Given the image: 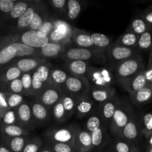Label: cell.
<instances>
[{"instance_id": "1", "label": "cell", "mask_w": 152, "mask_h": 152, "mask_svg": "<svg viewBox=\"0 0 152 152\" xmlns=\"http://www.w3.org/2000/svg\"><path fill=\"white\" fill-rule=\"evenodd\" d=\"M145 68V61L140 54L116 64L114 77L120 84L125 83Z\"/></svg>"}, {"instance_id": "2", "label": "cell", "mask_w": 152, "mask_h": 152, "mask_svg": "<svg viewBox=\"0 0 152 152\" xmlns=\"http://www.w3.org/2000/svg\"><path fill=\"white\" fill-rule=\"evenodd\" d=\"M10 42H18L39 49L49 42L47 35L40 31H25L16 34H7Z\"/></svg>"}, {"instance_id": "3", "label": "cell", "mask_w": 152, "mask_h": 152, "mask_svg": "<svg viewBox=\"0 0 152 152\" xmlns=\"http://www.w3.org/2000/svg\"><path fill=\"white\" fill-rule=\"evenodd\" d=\"M135 115L132 107L120 100L115 110L111 123L109 124L110 130L114 136L119 137L123 128L127 125L131 119Z\"/></svg>"}, {"instance_id": "4", "label": "cell", "mask_w": 152, "mask_h": 152, "mask_svg": "<svg viewBox=\"0 0 152 152\" xmlns=\"http://www.w3.org/2000/svg\"><path fill=\"white\" fill-rule=\"evenodd\" d=\"M65 62L67 61H88L97 59L99 61L104 60V52L97 51L88 48H82L78 47H68L62 56H60Z\"/></svg>"}, {"instance_id": "5", "label": "cell", "mask_w": 152, "mask_h": 152, "mask_svg": "<svg viewBox=\"0 0 152 152\" xmlns=\"http://www.w3.org/2000/svg\"><path fill=\"white\" fill-rule=\"evenodd\" d=\"M79 128V126L75 125H71L66 127L53 128L46 132L45 138L48 141L69 144L74 147L76 134Z\"/></svg>"}, {"instance_id": "6", "label": "cell", "mask_w": 152, "mask_h": 152, "mask_svg": "<svg viewBox=\"0 0 152 152\" xmlns=\"http://www.w3.org/2000/svg\"><path fill=\"white\" fill-rule=\"evenodd\" d=\"M91 83L86 77L68 75L64 86V94L80 97L88 94L91 89Z\"/></svg>"}, {"instance_id": "7", "label": "cell", "mask_w": 152, "mask_h": 152, "mask_svg": "<svg viewBox=\"0 0 152 152\" xmlns=\"http://www.w3.org/2000/svg\"><path fill=\"white\" fill-rule=\"evenodd\" d=\"M39 2L40 0H33L32 3L30 4L25 13L7 28V31L8 32L7 34H16L26 31L32 22L34 13L38 7Z\"/></svg>"}, {"instance_id": "8", "label": "cell", "mask_w": 152, "mask_h": 152, "mask_svg": "<svg viewBox=\"0 0 152 152\" xmlns=\"http://www.w3.org/2000/svg\"><path fill=\"white\" fill-rule=\"evenodd\" d=\"M64 92L48 84L34 98L45 105L51 112L53 107L54 106L55 104L60 100Z\"/></svg>"}, {"instance_id": "9", "label": "cell", "mask_w": 152, "mask_h": 152, "mask_svg": "<svg viewBox=\"0 0 152 152\" xmlns=\"http://www.w3.org/2000/svg\"><path fill=\"white\" fill-rule=\"evenodd\" d=\"M106 53L108 59L111 62L117 64L119 62L140 55V51L137 48H127L113 43L107 49Z\"/></svg>"}, {"instance_id": "10", "label": "cell", "mask_w": 152, "mask_h": 152, "mask_svg": "<svg viewBox=\"0 0 152 152\" xmlns=\"http://www.w3.org/2000/svg\"><path fill=\"white\" fill-rule=\"evenodd\" d=\"M32 1L33 0L18 1L10 13L0 16V31H7V28L25 13Z\"/></svg>"}, {"instance_id": "11", "label": "cell", "mask_w": 152, "mask_h": 152, "mask_svg": "<svg viewBox=\"0 0 152 152\" xmlns=\"http://www.w3.org/2000/svg\"><path fill=\"white\" fill-rule=\"evenodd\" d=\"M141 136H142V134L141 132L140 121L137 118L136 115H134L123 128L118 138L134 144V142H137Z\"/></svg>"}, {"instance_id": "12", "label": "cell", "mask_w": 152, "mask_h": 152, "mask_svg": "<svg viewBox=\"0 0 152 152\" xmlns=\"http://www.w3.org/2000/svg\"><path fill=\"white\" fill-rule=\"evenodd\" d=\"M15 110L18 125L25 129L32 131L34 128V123L31 113V102L25 100Z\"/></svg>"}, {"instance_id": "13", "label": "cell", "mask_w": 152, "mask_h": 152, "mask_svg": "<svg viewBox=\"0 0 152 152\" xmlns=\"http://www.w3.org/2000/svg\"><path fill=\"white\" fill-rule=\"evenodd\" d=\"M47 61L48 60L39 56H28V57L16 58L11 63L17 67L22 74H25V73L34 72L39 65Z\"/></svg>"}, {"instance_id": "14", "label": "cell", "mask_w": 152, "mask_h": 152, "mask_svg": "<svg viewBox=\"0 0 152 152\" xmlns=\"http://www.w3.org/2000/svg\"><path fill=\"white\" fill-rule=\"evenodd\" d=\"M31 107L34 125L41 126L50 120L51 112L39 101L33 99L31 102Z\"/></svg>"}, {"instance_id": "15", "label": "cell", "mask_w": 152, "mask_h": 152, "mask_svg": "<svg viewBox=\"0 0 152 152\" xmlns=\"http://www.w3.org/2000/svg\"><path fill=\"white\" fill-rule=\"evenodd\" d=\"M71 42L75 45V47L91 49V50L100 51L95 47L94 45L92 42L90 33L87 32L84 30L73 28L72 34H71Z\"/></svg>"}, {"instance_id": "16", "label": "cell", "mask_w": 152, "mask_h": 152, "mask_svg": "<svg viewBox=\"0 0 152 152\" xmlns=\"http://www.w3.org/2000/svg\"><path fill=\"white\" fill-rule=\"evenodd\" d=\"M115 94V88L111 86H107V87L91 86L88 94L94 102L102 104L114 97Z\"/></svg>"}, {"instance_id": "17", "label": "cell", "mask_w": 152, "mask_h": 152, "mask_svg": "<svg viewBox=\"0 0 152 152\" xmlns=\"http://www.w3.org/2000/svg\"><path fill=\"white\" fill-rule=\"evenodd\" d=\"M74 148L77 152H91L93 151L91 133L85 129L79 128L74 141Z\"/></svg>"}, {"instance_id": "18", "label": "cell", "mask_w": 152, "mask_h": 152, "mask_svg": "<svg viewBox=\"0 0 152 152\" xmlns=\"http://www.w3.org/2000/svg\"><path fill=\"white\" fill-rule=\"evenodd\" d=\"M49 17V10L45 1H40L38 7L34 13L31 25L26 31H39L42 25Z\"/></svg>"}, {"instance_id": "19", "label": "cell", "mask_w": 152, "mask_h": 152, "mask_svg": "<svg viewBox=\"0 0 152 152\" xmlns=\"http://www.w3.org/2000/svg\"><path fill=\"white\" fill-rule=\"evenodd\" d=\"M31 131L25 129L17 124L0 126V140L22 136H31Z\"/></svg>"}, {"instance_id": "20", "label": "cell", "mask_w": 152, "mask_h": 152, "mask_svg": "<svg viewBox=\"0 0 152 152\" xmlns=\"http://www.w3.org/2000/svg\"><path fill=\"white\" fill-rule=\"evenodd\" d=\"M119 99L115 96L110 99L109 100L103 102L101 104V106L99 108V114L102 119V123L104 126H109L111 120L112 119L115 110L117 108V105L119 103Z\"/></svg>"}, {"instance_id": "21", "label": "cell", "mask_w": 152, "mask_h": 152, "mask_svg": "<svg viewBox=\"0 0 152 152\" xmlns=\"http://www.w3.org/2000/svg\"><path fill=\"white\" fill-rule=\"evenodd\" d=\"M64 68L70 75L87 78L90 66L88 62L84 61H67L64 65Z\"/></svg>"}, {"instance_id": "22", "label": "cell", "mask_w": 152, "mask_h": 152, "mask_svg": "<svg viewBox=\"0 0 152 152\" xmlns=\"http://www.w3.org/2000/svg\"><path fill=\"white\" fill-rule=\"evenodd\" d=\"M67 48L68 46L65 45L56 44L49 42L45 46L39 49V57L49 60L50 59L61 56Z\"/></svg>"}, {"instance_id": "23", "label": "cell", "mask_w": 152, "mask_h": 152, "mask_svg": "<svg viewBox=\"0 0 152 152\" xmlns=\"http://www.w3.org/2000/svg\"><path fill=\"white\" fill-rule=\"evenodd\" d=\"M144 71H145V69L141 71L137 75L128 80L126 83H125L123 85V87L129 94V95L149 86L147 83L146 80H145Z\"/></svg>"}, {"instance_id": "24", "label": "cell", "mask_w": 152, "mask_h": 152, "mask_svg": "<svg viewBox=\"0 0 152 152\" xmlns=\"http://www.w3.org/2000/svg\"><path fill=\"white\" fill-rule=\"evenodd\" d=\"M88 94L79 97L74 113L77 118L81 119L87 115H90L94 110V102L91 99Z\"/></svg>"}, {"instance_id": "25", "label": "cell", "mask_w": 152, "mask_h": 152, "mask_svg": "<svg viewBox=\"0 0 152 152\" xmlns=\"http://www.w3.org/2000/svg\"><path fill=\"white\" fill-rule=\"evenodd\" d=\"M19 57L18 42L10 43L0 50V68L9 65Z\"/></svg>"}, {"instance_id": "26", "label": "cell", "mask_w": 152, "mask_h": 152, "mask_svg": "<svg viewBox=\"0 0 152 152\" xmlns=\"http://www.w3.org/2000/svg\"><path fill=\"white\" fill-rule=\"evenodd\" d=\"M68 75L69 74L65 70L58 68H51L48 80V84L57 88L59 90L63 91L64 86Z\"/></svg>"}, {"instance_id": "27", "label": "cell", "mask_w": 152, "mask_h": 152, "mask_svg": "<svg viewBox=\"0 0 152 152\" xmlns=\"http://www.w3.org/2000/svg\"><path fill=\"white\" fill-rule=\"evenodd\" d=\"M22 73L12 63L0 68V85H5L13 80L20 78Z\"/></svg>"}, {"instance_id": "28", "label": "cell", "mask_w": 152, "mask_h": 152, "mask_svg": "<svg viewBox=\"0 0 152 152\" xmlns=\"http://www.w3.org/2000/svg\"><path fill=\"white\" fill-rule=\"evenodd\" d=\"M152 28V25L148 24L141 15L134 18L131 22L129 28H127V32L133 33L137 36H140L145 31H148Z\"/></svg>"}, {"instance_id": "29", "label": "cell", "mask_w": 152, "mask_h": 152, "mask_svg": "<svg viewBox=\"0 0 152 152\" xmlns=\"http://www.w3.org/2000/svg\"><path fill=\"white\" fill-rule=\"evenodd\" d=\"M132 102L136 105H141L151 102L152 99V86H148L135 93L130 94Z\"/></svg>"}, {"instance_id": "30", "label": "cell", "mask_w": 152, "mask_h": 152, "mask_svg": "<svg viewBox=\"0 0 152 152\" xmlns=\"http://www.w3.org/2000/svg\"><path fill=\"white\" fill-rule=\"evenodd\" d=\"M31 136H22L9 138L1 140L11 152H22L25 144L27 143Z\"/></svg>"}, {"instance_id": "31", "label": "cell", "mask_w": 152, "mask_h": 152, "mask_svg": "<svg viewBox=\"0 0 152 152\" xmlns=\"http://www.w3.org/2000/svg\"><path fill=\"white\" fill-rule=\"evenodd\" d=\"M91 37L92 42L94 45L95 47L98 50L104 52V53L112 44L111 39L105 34H99V33H94V34H91Z\"/></svg>"}, {"instance_id": "32", "label": "cell", "mask_w": 152, "mask_h": 152, "mask_svg": "<svg viewBox=\"0 0 152 152\" xmlns=\"http://www.w3.org/2000/svg\"><path fill=\"white\" fill-rule=\"evenodd\" d=\"M79 97L68 94H64L61 98V101L62 102L65 111L66 112L68 119H69L73 114L75 113L76 107H77V101Z\"/></svg>"}, {"instance_id": "33", "label": "cell", "mask_w": 152, "mask_h": 152, "mask_svg": "<svg viewBox=\"0 0 152 152\" xmlns=\"http://www.w3.org/2000/svg\"><path fill=\"white\" fill-rule=\"evenodd\" d=\"M138 39H139V36L133 33L126 31V33L122 34L114 43L118 45L134 48L137 45Z\"/></svg>"}, {"instance_id": "34", "label": "cell", "mask_w": 152, "mask_h": 152, "mask_svg": "<svg viewBox=\"0 0 152 152\" xmlns=\"http://www.w3.org/2000/svg\"><path fill=\"white\" fill-rule=\"evenodd\" d=\"M103 126L104 125L102 123V119L99 116V112L94 111L92 114L89 115L88 118L86 120V125H85V129L88 131L89 133H92L95 130Z\"/></svg>"}, {"instance_id": "35", "label": "cell", "mask_w": 152, "mask_h": 152, "mask_svg": "<svg viewBox=\"0 0 152 152\" xmlns=\"http://www.w3.org/2000/svg\"><path fill=\"white\" fill-rule=\"evenodd\" d=\"M137 48L140 51H150L152 48V28L140 36Z\"/></svg>"}, {"instance_id": "36", "label": "cell", "mask_w": 152, "mask_h": 152, "mask_svg": "<svg viewBox=\"0 0 152 152\" xmlns=\"http://www.w3.org/2000/svg\"><path fill=\"white\" fill-rule=\"evenodd\" d=\"M105 133H106L105 126H104L91 133L93 151L94 150H99L103 145L104 142H105Z\"/></svg>"}, {"instance_id": "37", "label": "cell", "mask_w": 152, "mask_h": 152, "mask_svg": "<svg viewBox=\"0 0 152 152\" xmlns=\"http://www.w3.org/2000/svg\"><path fill=\"white\" fill-rule=\"evenodd\" d=\"M51 68V63L49 61H47L46 62L39 65L33 73L37 76V78L42 84L46 86V85H48V80L49 74H50Z\"/></svg>"}, {"instance_id": "38", "label": "cell", "mask_w": 152, "mask_h": 152, "mask_svg": "<svg viewBox=\"0 0 152 152\" xmlns=\"http://www.w3.org/2000/svg\"><path fill=\"white\" fill-rule=\"evenodd\" d=\"M82 10L81 2L77 0H68L66 7L67 17L70 20H74L80 16Z\"/></svg>"}, {"instance_id": "39", "label": "cell", "mask_w": 152, "mask_h": 152, "mask_svg": "<svg viewBox=\"0 0 152 152\" xmlns=\"http://www.w3.org/2000/svg\"><path fill=\"white\" fill-rule=\"evenodd\" d=\"M140 126L142 136L148 139L152 135V112H147L142 116Z\"/></svg>"}, {"instance_id": "40", "label": "cell", "mask_w": 152, "mask_h": 152, "mask_svg": "<svg viewBox=\"0 0 152 152\" xmlns=\"http://www.w3.org/2000/svg\"><path fill=\"white\" fill-rule=\"evenodd\" d=\"M51 116L56 123H64L68 120L61 99L51 109Z\"/></svg>"}, {"instance_id": "41", "label": "cell", "mask_w": 152, "mask_h": 152, "mask_svg": "<svg viewBox=\"0 0 152 152\" xmlns=\"http://www.w3.org/2000/svg\"><path fill=\"white\" fill-rule=\"evenodd\" d=\"M0 88L8 93L17 94H22L24 96L23 87H22L20 78L13 80L5 85H0Z\"/></svg>"}, {"instance_id": "42", "label": "cell", "mask_w": 152, "mask_h": 152, "mask_svg": "<svg viewBox=\"0 0 152 152\" xmlns=\"http://www.w3.org/2000/svg\"><path fill=\"white\" fill-rule=\"evenodd\" d=\"M45 147L53 152H77L74 147L69 144L55 142L48 140L46 142Z\"/></svg>"}, {"instance_id": "43", "label": "cell", "mask_w": 152, "mask_h": 152, "mask_svg": "<svg viewBox=\"0 0 152 152\" xmlns=\"http://www.w3.org/2000/svg\"><path fill=\"white\" fill-rule=\"evenodd\" d=\"M6 99L9 110H15L25 101V96L22 94L6 92Z\"/></svg>"}, {"instance_id": "44", "label": "cell", "mask_w": 152, "mask_h": 152, "mask_svg": "<svg viewBox=\"0 0 152 152\" xmlns=\"http://www.w3.org/2000/svg\"><path fill=\"white\" fill-rule=\"evenodd\" d=\"M42 148V140L39 137H31L22 152H39Z\"/></svg>"}, {"instance_id": "45", "label": "cell", "mask_w": 152, "mask_h": 152, "mask_svg": "<svg viewBox=\"0 0 152 152\" xmlns=\"http://www.w3.org/2000/svg\"><path fill=\"white\" fill-rule=\"evenodd\" d=\"M134 144L129 142L125 140L118 138L114 141L112 148L109 152H131Z\"/></svg>"}, {"instance_id": "46", "label": "cell", "mask_w": 152, "mask_h": 152, "mask_svg": "<svg viewBox=\"0 0 152 152\" xmlns=\"http://www.w3.org/2000/svg\"><path fill=\"white\" fill-rule=\"evenodd\" d=\"M23 87L24 96H31V90H32V72L22 74L20 77Z\"/></svg>"}, {"instance_id": "47", "label": "cell", "mask_w": 152, "mask_h": 152, "mask_svg": "<svg viewBox=\"0 0 152 152\" xmlns=\"http://www.w3.org/2000/svg\"><path fill=\"white\" fill-rule=\"evenodd\" d=\"M55 30L59 31L61 34H64L66 37H71L72 34L73 28L67 22H64L62 20H59V19H55Z\"/></svg>"}, {"instance_id": "48", "label": "cell", "mask_w": 152, "mask_h": 152, "mask_svg": "<svg viewBox=\"0 0 152 152\" xmlns=\"http://www.w3.org/2000/svg\"><path fill=\"white\" fill-rule=\"evenodd\" d=\"M17 124V118H16V110H8L5 114L3 115L1 118L0 126H5V125H14Z\"/></svg>"}, {"instance_id": "49", "label": "cell", "mask_w": 152, "mask_h": 152, "mask_svg": "<svg viewBox=\"0 0 152 152\" xmlns=\"http://www.w3.org/2000/svg\"><path fill=\"white\" fill-rule=\"evenodd\" d=\"M17 0H0V16L11 11Z\"/></svg>"}, {"instance_id": "50", "label": "cell", "mask_w": 152, "mask_h": 152, "mask_svg": "<svg viewBox=\"0 0 152 152\" xmlns=\"http://www.w3.org/2000/svg\"><path fill=\"white\" fill-rule=\"evenodd\" d=\"M55 19L53 18H50V16L48 18L47 20L43 23V25H42V27L40 28V29L39 31H40L41 32H42L43 34H45V35H47L48 37L50 34H51L52 31L54 30L55 28Z\"/></svg>"}, {"instance_id": "51", "label": "cell", "mask_w": 152, "mask_h": 152, "mask_svg": "<svg viewBox=\"0 0 152 152\" xmlns=\"http://www.w3.org/2000/svg\"><path fill=\"white\" fill-rule=\"evenodd\" d=\"M68 0H50L49 1L50 7L56 11L66 13V7Z\"/></svg>"}, {"instance_id": "52", "label": "cell", "mask_w": 152, "mask_h": 152, "mask_svg": "<svg viewBox=\"0 0 152 152\" xmlns=\"http://www.w3.org/2000/svg\"><path fill=\"white\" fill-rule=\"evenodd\" d=\"M141 16L148 24L152 25V4L143 10V12L141 13Z\"/></svg>"}, {"instance_id": "53", "label": "cell", "mask_w": 152, "mask_h": 152, "mask_svg": "<svg viewBox=\"0 0 152 152\" xmlns=\"http://www.w3.org/2000/svg\"><path fill=\"white\" fill-rule=\"evenodd\" d=\"M10 41L9 39L8 34H4V35L0 36V50L4 48L6 45L10 44Z\"/></svg>"}, {"instance_id": "54", "label": "cell", "mask_w": 152, "mask_h": 152, "mask_svg": "<svg viewBox=\"0 0 152 152\" xmlns=\"http://www.w3.org/2000/svg\"><path fill=\"white\" fill-rule=\"evenodd\" d=\"M144 75H145V80L149 86H152V70L148 67H145L144 71Z\"/></svg>"}, {"instance_id": "55", "label": "cell", "mask_w": 152, "mask_h": 152, "mask_svg": "<svg viewBox=\"0 0 152 152\" xmlns=\"http://www.w3.org/2000/svg\"><path fill=\"white\" fill-rule=\"evenodd\" d=\"M0 152H11V151L7 148V147L6 146L4 143L0 142Z\"/></svg>"}, {"instance_id": "56", "label": "cell", "mask_w": 152, "mask_h": 152, "mask_svg": "<svg viewBox=\"0 0 152 152\" xmlns=\"http://www.w3.org/2000/svg\"><path fill=\"white\" fill-rule=\"evenodd\" d=\"M148 68H149L150 69L152 70V48L149 51V56H148V65H147Z\"/></svg>"}, {"instance_id": "57", "label": "cell", "mask_w": 152, "mask_h": 152, "mask_svg": "<svg viewBox=\"0 0 152 152\" xmlns=\"http://www.w3.org/2000/svg\"><path fill=\"white\" fill-rule=\"evenodd\" d=\"M131 152H141L140 149L139 148H138V146H137L136 145H134L133 147H132V151H131Z\"/></svg>"}, {"instance_id": "58", "label": "cell", "mask_w": 152, "mask_h": 152, "mask_svg": "<svg viewBox=\"0 0 152 152\" xmlns=\"http://www.w3.org/2000/svg\"><path fill=\"white\" fill-rule=\"evenodd\" d=\"M39 152H53L52 151H50V150H49L48 148H45V147H44V148H42V149L40 150Z\"/></svg>"}, {"instance_id": "59", "label": "cell", "mask_w": 152, "mask_h": 152, "mask_svg": "<svg viewBox=\"0 0 152 152\" xmlns=\"http://www.w3.org/2000/svg\"><path fill=\"white\" fill-rule=\"evenodd\" d=\"M152 146V135L148 139V147Z\"/></svg>"}, {"instance_id": "60", "label": "cell", "mask_w": 152, "mask_h": 152, "mask_svg": "<svg viewBox=\"0 0 152 152\" xmlns=\"http://www.w3.org/2000/svg\"><path fill=\"white\" fill-rule=\"evenodd\" d=\"M2 117H3V114H2V111H1V106H0V123H1V118H2Z\"/></svg>"}, {"instance_id": "61", "label": "cell", "mask_w": 152, "mask_h": 152, "mask_svg": "<svg viewBox=\"0 0 152 152\" xmlns=\"http://www.w3.org/2000/svg\"><path fill=\"white\" fill-rule=\"evenodd\" d=\"M146 152H152V146H150V147H147Z\"/></svg>"}, {"instance_id": "62", "label": "cell", "mask_w": 152, "mask_h": 152, "mask_svg": "<svg viewBox=\"0 0 152 152\" xmlns=\"http://www.w3.org/2000/svg\"><path fill=\"white\" fill-rule=\"evenodd\" d=\"M99 152H102V151H99Z\"/></svg>"}, {"instance_id": "63", "label": "cell", "mask_w": 152, "mask_h": 152, "mask_svg": "<svg viewBox=\"0 0 152 152\" xmlns=\"http://www.w3.org/2000/svg\"><path fill=\"white\" fill-rule=\"evenodd\" d=\"M0 142H1V140H0Z\"/></svg>"}]
</instances>
